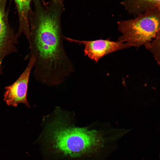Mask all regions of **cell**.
Instances as JSON below:
<instances>
[{
  "label": "cell",
  "instance_id": "277c9868",
  "mask_svg": "<svg viewBox=\"0 0 160 160\" xmlns=\"http://www.w3.org/2000/svg\"><path fill=\"white\" fill-rule=\"evenodd\" d=\"M7 0H0V75L3 73L4 59L18 52V37L9 23L6 10Z\"/></svg>",
  "mask_w": 160,
  "mask_h": 160
},
{
  "label": "cell",
  "instance_id": "6da1fadb",
  "mask_svg": "<svg viewBox=\"0 0 160 160\" xmlns=\"http://www.w3.org/2000/svg\"><path fill=\"white\" fill-rule=\"evenodd\" d=\"M33 10L29 15V52L26 58L35 60L33 75L43 83H57L74 71L63 44L61 18L63 3L50 1L44 4L33 0Z\"/></svg>",
  "mask_w": 160,
  "mask_h": 160
},
{
  "label": "cell",
  "instance_id": "5b68a950",
  "mask_svg": "<svg viewBox=\"0 0 160 160\" xmlns=\"http://www.w3.org/2000/svg\"><path fill=\"white\" fill-rule=\"evenodd\" d=\"M28 59L26 67L18 78L12 84L5 88L3 100L8 106L16 107L22 103L27 108H31L27 99V94L30 74L33 68L35 60L32 57Z\"/></svg>",
  "mask_w": 160,
  "mask_h": 160
},
{
  "label": "cell",
  "instance_id": "9c48e42d",
  "mask_svg": "<svg viewBox=\"0 0 160 160\" xmlns=\"http://www.w3.org/2000/svg\"><path fill=\"white\" fill-rule=\"evenodd\" d=\"M160 37H158L145 45L146 48L153 54L158 63H160Z\"/></svg>",
  "mask_w": 160,
  "mask_h": 160
},
{
  "label": "cell",
  "instance_id": "52a82bcc",
  "mask_svg": "<svg viewBox=\"0 0 160 160\" xmlns=\"http://www.w3.org/2000/svg\"><path fill=\"white\" fill-rule=\"evenodd\" d=\"M14 0L17 8L19 21L17 33L19 36L23 34L25 36H28L30 33L29 15L31 9V4L33 0ZM40 0L44 4L47 3L46 0Z\"/></svg>",
  "mask_w": 160,
  "mask_h": 160
},
{
  "label": "cell",
  "instance_id": "ba28073f",
  "mask_svg": "<svg viewBox=\"0 0 160 160\" xmlns=\"http://www.w3.org/2000/svg\"><path fill=\"white\" fill-rule=\"evenodd\" d=\"M129 13L138 15L150 9L160 7V0H124L122 3Z\"/></svg>",
  "mask_w": 160,
  "mask_h": 160
},
{
  "label": "cell",
  "instance_id": "8992f818",
  "mask_svg": "<svg viewBox=\"0 0 160 160\" xmlns=\"http://www.w3.org/2000/svg\"><path fill=\"white\" fill-rule=\"evenodd\" d=\"M64 39L84 46V53L91 60L97 62L104 56L115 51L131 47L127 43L114 41L108 39L94 40H79L64 37Z\"/></svg>",
  "mask_w": 160,
  "mask_h": 160
},
{
  "label": "cell",
  "instance_id": "7a4b0ae2",
  "mask_svg": "<svg viewBox=\"0 0 160 160\" xmlns=\"http://www.w3.org/2000/svg\"><path fill=\"white\" fill-rule=\"evenodd\" d=\"M41 134L47 151L59 159L78 160L99 153L104 140L97 130L70 124L68 116L58 113L46 124Z\"/></svg>",
  "mask_w": 160,
  "mask_h": 160
},
{
  "label": "cell",
  "instance_id": "3957f363",
  "mask_svg": "<svg viewBox=\"0 0 160 160\" xmlns=\"http://www.w3.org/2000/svg\"><path fill=\"white\" fill-rule=\"evenodd\" d=\"M160 7L150 9L134 19L121 20L118 29L122 35L118 41L130 46H145L160 36Z\"/></svg>",
  "mask_w": 160,
  "mask_h": 160
}]
</instances>
